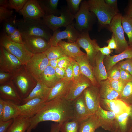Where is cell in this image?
<instances>
[{"label": "cell", "instance_id": "1", "mask_svg": "<svg viewBox=\"0 0 132 132\" xmlns=\"http://www.w3.org/2000/svg\"><path fill=\"white\" fill-rule=\"evenodd\" d=\"M73 114L72 101L65 97H59L45 102L35 115L30 118V124L28 129L31 131L40 122L50 121L59 124L72 120Z\"/></svg>", "mask_w": 132, "mask_h": 132}, {"label": "cell", "instance_id": "2", "mask_svg": "<svg viewBox=\"0 0 132 132\" xmlns=\"http://www.w3.org/2000/svg\"><path fill=\"white\" fill-rule=\"evenodd\" d=\"M90 11L96 15L99 27L109 28L113 18L119 12L107 5L104 0H87Z\"/></svg>", "mask_w": 132, "mask_h": 132}, {"label": "cell", "instance_id": "3", "mask_svg": "<svg viewBox=\"0 0 132 132\" xmlns=\"http://www.w3.org/2000/svg\"><path fill=\"white\" fill-rule=\"evenodd\" d=\"M18 29L22 35L42 37L49 42L52 35L42 19L33 20L23 18L18 20Z\"/></svg>", "mask_w": 132, "mask_h": 132}, {"label": "cell", "instance_id": "4", "mask_svg": "<svg viewBox=\"0 0 132 132\" xmlns=\"http://www.w3.org/2000/svg\"><path fill=\"white\" fill-rule=\"evenodd\" d=\"M12 80L22 99L28 96L37 83V80L30 75L24 65L12 73Z\"/></svg>", "mask_w": 132, "mask_h": 132}, {"label": "cell", "instance_id": "5", "mask_svg": "<svg viewBox=\"0 0 132 132\" xmlns=\"http://www.w3.org/2000/svg\"><path fill=\"white\" fill-rule=\"evenodd\" d=\"M74 18L75 27L80 33L91 31L97 19L95 14L90 11L86 0H83L79 10L74 15Z\"/></svg>", "mask_w": 132, "mask_h": 132}, {"label": "cell", "instance_id": "6", "mask_svg": "<svg viewBox=\"0 0 132 132\" xmlns=\"http://www.w3.org/2000/svg\"><path fill=\"white\" fill-rule=\"evenodd\" d=\"M0 45L16 57L22 65H25L34 54L26 48L23 44L12 41L4 32L0 34Z\"/></svg>", "mask_w": 132, "mask_h": 132}, {"label": "cell", "instance_id": "7", "mask_svg": "<svg viewBox=\"0 0 132 132\" xmlns=\"http://www.w3.org/2000/svg\"><path fill=\"white\" fill-rule=\"evenodd\" d=\"M60 15H45L42 20L44 24L51 30L54 31L61 27H66L73 23L74 15L67 6H64L60 9Z\"/></svg>", "mask_w": 132, "mask_h": 132}, {"label": "cell", "instance_id": "8", "mask_svg": "<svg viewBox=\"0 0 132 132\" xmlns=\"http://www.w3.org/2000/svg\"><path fill=\"white\" fill-rule=\"evenodd\" d=\"M122 16L119 12L116 15L112 20L109 28L112 32L116 41L117 47L115 53L117 54L123 52L129 46L128 42L125 37L122 25Z\"/></svg>", "mask_w": 132, "mask_h": 132}, {"label": "cell", "instance_id": "9", "mask_svg": "<svg viewBox=\"0 0 132 132\" xmlns=\"http://www.w3.org/2000/svg\"><path fill=\"white\" fill-rule=\"evenodd\" d=\"M49 60L44 53L34 54L25 66L28 72L37 80L49 65Z\"/></svg>", "mask_w": 132, "mask_h": 132}, {"label": "cell", "instance_id": "10", "mask_svg": "<svg viewBox=\"0 0 132 132\" xmlns=\"http://www.w3.org/2000/svg\"><path fill=\"white\" fill-rule=\"evenodd\" d=\"M76 42L80 47L84 49L86 52L87 58L93 67L95 65V58L99 52L98 48L99 46L95 39H92L89 32L80 33Z\"/></svg>", "mask_w": 132, "mask_h": 132}, {"label": "cell", "instance_id": "11", "mask_svg": "<svg viewBox=\"0 0 132 132\" xmlns=\"http://www.w3.org/2000/svg\"><path fill=\"white\" fill-rule=\"evenodd\" d=\"M80 33L75 28L74 24L69 25L64 30L61 31L59 29L54 31L49 43L51 46H58V43L62 39H66L67 42H76L79 37Z\"/></svg>", "mask_w": 132, "mask_h": 132}, {"label": "cell", "instance_id": "12", "mask_svg": "<svg viewBox=\"0 0 132 132\" xmlns=\"http://www.w3.org/2000/svg\"><path fill=\"white\" fill-rule=\"evenodd\" d=\"M15 56L0 46V71L13 73L22 65Z\"/></svg>", "mask_w": 132, "mask_h": 132}, {"label": "cell", "instance_id": "13", "mask_svg": "<svg viewBox=\"0 0 132 132\" xmlns=\"http://www.w3.org/2000/svg\"><path fill=\"white\" fill-rule=\"evenodd\" d=\"M22 37L25 47L33 54L44 53L51 46L48 42L41 37L22 35Z\"/></svg>", "mask_w": 132, "mask_h": 132}, {"label": "cell", "instance_id": "14", "mask_svg": "<svg viewBox=\"0 0 132 132\" xmlns=\"http://www.w3.org/2000/svg\"><path fill=\"white\" fill-rule=\"evenodd\" d=\"M82 95L88 110L93 114H95L100 105L101 98L98 87L92 85L87 87Z\"/></svg>", "mask_w": 132, "mask_h": 132}, {"label": "cell", "instance_id": "15", "mask_svg": "<svg viewBox=\"0 0 132 132\" xmlns=\"http://www.w3.org/2000/svg\"><path fill=\"white\" fill-rule=\"evenodd\" d=\"M92 85L90 80L82 74L78 79L72 81L65 98L73 101L81 96L86 88Z\"/></svg>", "mask_w": 132, "mask_h": 132}, {"label": "cell", "instance_id": "16", "mask_svg": "<svg viewBox=\"0 0 132 132\" xmlns=\"http://www.w3.org/2000/svg\"><path fill=\"white\" fill-rule=\"evenodd\" d=\"M95 114L100 127L105 130L113 132L116 128V116L113 112L105 110L99 105Z\"/></svg>", "mask_w": 132, "mask_h": 132}, {"label": "cell", "instance_id": "17", "mask_svg": "<svg viewBox=\"0 0 132 132\" xmlns=\"http://www.w3.org/2000/svg\"><path fill=\"white\" fill-rule=\"evenodd\" d=\"M45 102L44 99L37 98L31 99L24 104L17 105L19 116L32 117L41 109Z\"/></svg>", "mask_w": 132, "mask_h": 132}, {"label": "cell", "instance_id": "18", "mask_svg": "<svg viewBox=\"0 0 132 132\" xmlns=\"http://www.w3.org/2000/svg\"><path fill=\"white\" fill-rule=\"evenodd\" d=\"M0 98L18 105H21L22 101V99L12 80L0 85Z\"/></svg>", "mask_w": 132, "mask_h": 132}, {"label": "cell", "instance_id": "19", "mask_svg": "<svg viewBox=\"0 0 132 132\" xmlns=\"http://www.w3.org/2000/svg\"><path fill=\"white\" fill-rule=\"evenodd\" d=\"M19 12L23 18L33 20L41 19L45 15L37 0H28Z\"/></svg>", "mask_w": 132, "mask_h": 132}, {"label": "cell", "instance_id": "20", "mask_svg": "<svg viewBox=\"0 0 132 132\" xmlns=\"http://www.w3.org/2000/svg\"><path fill=\"white\" fill-rule=\"evenodd\" d=\"M73 114L72 120L80 124L94 114L88 110L84 101L82 95L72 101Z\"/></svg>", "mask_w": 132, "mask_h": 132}, {"label": "cell", "instance_id": "21", "mask_svg": "<svg viewBox=\"0 0 132 132\" xmlns=\"http://www.w3.org/2000/svg\"><path fill=\"white\" fill-rule=\"evenodd\" d=\"M100 105L104 109L113 112L116 116L128 111L132 108V106L119 99L109 100L101 98Z\"/></svg>", "mask_w": 132, "mask_h": 132}, {"label": "cell", "instance_id": "22", "mask_svg": "<svg viewBox=\"0 0 132 132\" xmlns=\"http://www.w3.org/2000/svg\"><path fill=\"white\" fill-rule=\"evenodd\" d=\"M72 81L66 78L61 79L53 87L46 102H48L59 97H65L67 94Z\"/></svg>", "mask_w": 132, "mask_h": 132}, {"label": "cell", "instance_id": "23", "mask_svg": "<svg viewBox=\"0 0 132 132\" xmlns=\"http://www.w3.org/2000/svg\"><path fill=\"white\" fill-rule=\"evenodd\" d=\"M74 59L79 65L82 74L90 80L93 85L98 87L99 84L95 77L93 67L88 60L86 53Z\"/></svg>", "mask_w": 132, "mask_h": 132}, {"label": "cell", "instance_id": "24", "mask_svg": "<svg viewBox=\"0 0 132 132\" xmlns=\"http://www.w3.org/2000/svg\"><path fill=\"white\" fill-rule=\"evenodd\" d=\"M37 83L36 85L28 96L25 98L22 99L21 104L25 103L31 99L37 98L43 99L46 102L49 94L51 88L46 86L40 79H37Z\"/></svg>", "mask_w": 132, "mask_h": 132}, {"label": "cell", "instance_id": "25", "mask_svg": "<svg viewBox=\"0 0 132 132\" xmlns=\"http://www.w3.org/2000/svg\"><path fill=\"white\" fill-rule=\"evenodd\" d=\"M132 58V46L128 47L122 52L112 56H105L103 63L107 72L118 62L125 59Z\"/></svg>", "mask_w": 132, "mask_h": 132}, {"label": "cell", "instance_id": "26", "mask_svg": "<svg viewBox=\"0 0 132 132\" xmlns=\"http://www.w3.org/2000/svg\"><path fill=\"white\" fill-rule=\"evenodd\" d=\"M105 56L99 51L95 58L93 71L95 78L98 83L108 79L107 71L103 63Z\"/></svg>", "mask_w": 132, "mask_h": 132}, {"label": "cell", "instance_id": "27", "mask_svg": "<svg viewBox=\"0 0 132 132\" xmlns=\"http://www.w3.org/2000/svg\"><path fill=\"white\" fill-rule=\"evenodd\" d=\"M67 56L75 59L86 53L80 49V47L76 42H69L61 40L58 43Z\"/></svg>", "mask_w": 132, "mask_h": 132}, {"label": "cell", "instance_id": "28", "mask_svg": "<svg viewBox=\"0 0 132 132\" xmlns=\"http://www.w3.org/2000/svg\"><path fill=\"white\" fill-rule=\"evenodd\" d=\"M98 84V87L101 98L109 100L118 99L119 94L110 87L108 79Z\"/></svg>", "mask_w": 132, "mask_h": 132}, {"label": "cell", "instance_id": "29", "mask_svg": "<svg viewBox=\"0 0 132 132\" xmlns=\"http://www.w3.org/2000/svg\"><path fill=\"white\" fill-rule=\"evenodd\" d=\"M30 118L19 116L14 119L7 132H26L30 125Z\"/></svg>", "mask_w": 132, "mask_h": 132}, {"label": "cell", "instance_id": "30", "mask_svg": "<svg viewBox=\"0 0 132 132\" xmlns=\"http://www.w3.org/2000/svg\"><path fill=\"white\" fill-rule=\"evenodd\" d=\"M40 79L50 88L53 87L60 80L57 76L55 69L49 65L41 74Z\"/></svg>", "mask_w": 132, "mask_h": 132}, {"label": "cell", "instance_id": "31", "mask_svg": "<svg viewBox=\"0 0 132 132\" xmlns=\"http://www.w3.org/2000/svg\"><path fill=\"white\" fill-rule=\"evenodd\" d=\"M132 119V108L129 110L116 116L117 132H128L129 121Z\"/></svg>", "mask_w": 132, "mask_h": 132}, {"label": "cell", "instance_id": "32", "mask_svg": "<svg viewBox=\"0 0 132 132\" xmlns=\"http://www.w3.org/2000/svg\"><path fill=\"white\" fill-rule=\"evenodd\" d=\"M45 15H58L60 14L58 8L59 0H38Z\"/></svg>", "mask_w": 132, "mask_h": 132}, {"label": "cell", "instance_id": "33", "mask_svg": "<svg viewBox=\"0 0 132 132\" xmlns=\"http://www.w3.org/2000/svg\"><path fill=\"white\" fill-rule=\"evenodd\" d=\"M4 109L2 121H7L18 116L19 112L17 105L10 100H4Z\"/></svg>", "mask_w": 132, "mask_h": 132}, {"label": "cell", "instance_id": "34", "mask_svg": "<svg viewBox=\"0 0 132 132\" xmlns=\"http://www.w3.org/2000/svg\"><path fill=\"white\" fill-rule=\"evenodd\" d=\"M100 127V123L94 114L80 124L78 132H95Z\"/></svg>", "mask_w": 132, "mask_h": 132}, {"label": "cell", "instance_id": "35", "mask_svg": "<svg viewBox=\"0 0 132 132\" xmlns=\"http://www.w3.org/2000/svg\"><path fill=\"white\" fill-rule=\"evenodd\" d=\"M2 23L3 32L7 35L13 33L18 29V20L15 15L5 20Z\"/></svg>", "mask_w": 132, "mask_h": 132}, {"label": "cell", "instance_id": "36", "mask_svg": "<svg viewBox=\"0 0 132 132\" xmlns=\"http://www.w3.org/2000/svg\"><path fill=\"white\" fill-rule=\"evenodd\" d=\"M118 99L132 106V80L127 83Z\"/></svg>", "mask_w": 132, "mask_h": 132}, {"label": "cell", "instance_id": "37", "mask_svg": "<svg viewBox=\"0 0 132 132\" xmlns=\"http://www.w3.org/2000/svg\"><path fill=\"white\" fill-rule=\"evenodd\" d=\"M44 53L49 60L58 59L67 56L62 48L59 46H51Z\"/></svg>", "mask_w": 132, "mask_h": 132}, {"label": "cell", "instance_id": "38", "mask_svg": "<svg viewBox=\"0 0 132 132\" xmlns=\"http://www.w3.org/2000/svg\"><path fill=\"white\" fill-rule=\"evenodd\" d=\"M122 24L124 32L128 38L129 45L132 46V18L124 15L122 17Z\"/></svg>", "mask_w": 132, "mask_h": 132}, {"label": "cell", "instance_id": "39", "mask_svg": "<svg viewBox=\"0 0 132 132\" xmlns=\"http://www.w3.org/2000/svg\"><path fill=\"white\" fill-rule=\"evenodd\" d=\"M80 124L74 121H70L62 123L61 126V132H78Z\"/></svg>", "mask_w": 132, "mask_h": 132}, {"label": "cell", "instance_id": "40", "mask_svg": "<svg viewBox=\"0 0 132 132\" xmlns=\"http://www.w3.org/2000/svg\"><path fill=\"white\" fill-rule=\"evenodd\" d=\"M107 72L108 79L109 80H117L119 79L120 76V67L117 63L114 65Z\"/></svg>", "mask_w": 132, "mask_h": 132}, {"label": "cell", "instance_id": "41", "mask_svg": "<svg viewBox=\"0 0 132 132\" xmlns=\"http://www.w3.org/2000/svg\"><path fill=\"white\" fill-rule=\"evenodd\" d=\"M28 0H9L8 9H14L17 12L21 10Z\"/></svg>", "mask_w": 132, "mask_h": 132}, {"label": "cell", "instance_id": "42", "mask_svg": "<svg viewBox=\"0 0 132 132\" xmlns=\"http://www.w3.org/2000/svg\"><path fill=\"white\" fill-rule=\"evenodd\" d=\"M109 84L110 87L119 95L122 91L127 82L119 79L117 80H109Z\"/></svg>", "mask_w": 132, "mask_h": 132}, {"label": "cell", "instance_id": "43", "mask_svg": "<svg viewBox=\"0 0 132 132\" xmlns=\"http://www.w3.org/2000/svg\"><path fill=\"white\" fill-rule=\"evenodd\" d=\"M82 0H66L67 6L73 15L76 14L79 10Z\"/></svg>", "mask_w": 132, "mask_h": 132}, {"label": "cell", "instance_id": "44", "mask_svg": "<svg viewBox=\"0 0 132 132\" xmlns=\"http://www.w3.org/2000/svg\"><path fill=\"white\" fill-rule=\"evenodd\" d=\"M13 11L12 10L4 7L0 6V22H2L5 20L12 16Z\"/></svg>", "mask_w": 132, "mask_h": 132}, {"label": "cell", "instance_id": "45", "mask_svg": "<svg viewBox=\"0 0 132 132\" xmlns=\"http://www.w3.org/2000/svg\"><path fill=\"white\" fill-rule=\"evenodd\" d=\"M117 63L121 68L127 71L132 76V58L126 59Z\"/></svg>", "mask_w": 132, "mask_h": 132}, {"label": "cell", "instance_id": "46", "mask_svg": "<svg viewBox=\"0 0 132 132\" xmlns=\"http://www.w3.org/2000/svg\"><path fill=\"white\" fill-rule=\"evenodd\" d=\"M71 63L73 74V81H74L78 79L82 74L79 65L74 58L73 59Z\"/></svg>", "mask_w": 132, "mask_h": 132}, {"label": "cell", "instance_id": "47", "mask_svg": "<svg viewBox=\"0 0 132 132\" xmlns=\"http://www.w3.org/2000/svg\"><path fill=\"white\" fill-rule=\"evenodd\" d=\"M7 35L10 39L12 41L16 43L24 44L22 34L18 29L13 33Z\"/></svg>", "mask_w": 132, "mask_h": 132}, {"label": "cell", "instance_id": "48", "mask_svg": "<svg viewBox=\"0 0 132 132\" xmlns=\"http://www.w3.org/2000/svg\"><path fill=\"white\" fill-rule=\"evenodd\" d=\"M73 58L67 56L62 57L58 62L57 66L65 69L71 63Z\"/></svg>", "mask_w": 132, "mask_h": 132}, {"label": "cell", "instance_id": "49", "mask_svg": "<svg viewBox=\"0 0 132 132\" xmlns=\"http://www.w3.org/2000/svg\"><path fill=\"white\" fill-rule=\"evenodd\" d=\"M120 76L119 79L127 83L132 80V76L128 72L121 69L120 67Z\"/></svg>", "mask_w": 132, "mask_h": 132}, {"label": "cell", "instance_id": "50", "mask_svg": "<svg viewBox=\"0 0 132 132\" xmlns=\"http://www.w3.org/2000/svg\"><path fill=\"white\" fill-rule=\"evenodd\" d=\"M12 73L0 71V85L12 80Z\"/></svg>", "mask_w": 132, "mask_h": 132}, {"label": "cell", "instance_id": "51", "mask_svg": "<svg viewBox=\"0 0 132 132\" xmlns=\"http://www.w3.org/2000/svg\"><path fill=\"white\" fill-rule=\"evenodd\" d=\"M13 119L7 121H0V132H7L13 122Z\"/></svg>", "mask_w": 132, "mask_h": 132}, {"label": "cell", "instance_id": "52", "mask_svg": "<svg viewBox=\"0 0 132 132\" xmlns=\"http://www.w3.org/2000/svg\"><path fill=\"white\" fill-rule=\"evenodd\" d=\"M66 78L68 80L73 81L74 76L72 67L71 63L65 69Z\"/></svg>", "mask_w": 132, "mask_h": 132}, {"label": "cell", "instance_id": "53", "mask_svg": "<svg viewBox=\"0 0 132 132\" xmlns=\"http://www.w3.org/2000/svg\"><path fill=\"white\" fill-rule=\"evenodd\" d=\"M108 44L107 46L108 48L110 49L116 50L117 48V44L115 39L114 36L112 34L111 38L108 40L106 41Z\"/></svg>", "mask_w": 132, "mask_h": 132}, {"label": "cell", "instance_id": "54", "mask_svg": "<svg viewBox=\"0 0 132 132\" xmlns=\"http://www.w3.org/2000/svg\"><path fill=\"white\" fill-rule=\"evenodd\" d=\"M55 73L58 77L61 79L66 78L65 69L57 67L55 69Z\"/></svg>", "mask_w": 132, "mask_h": 132}, {"label": "cell", "instance_id": "55", "mask_svg": "<svg viewBox=\"0 0 132 132\" xmlns=\"http://www.w3.org/2000/svg\"><path fill=\"white\" fill-rule=\"evenodd\" d=\"M125 15L132 18V0L128 1V5L125 9Z\"/></svg>", "mask_w": 132, "mask_h": 132}, {"label": "cell", "instance_id": "56", "mask_svg": "<svg viewBox=\"0 0 132 132\" xmlns=\"http://www.w3.org/2000/svg\"><path fill=\"white\" fill-rule=\"evenodd\" d=\"M98 50L102 54L105 56L110 55V54L113 52L112 50L109 48L107 46L100 47H99Z\"/></svg>", "mask_w": 132, "mask_h": 132}, {"label": "cell", "instance_id": "57", "mask_svg": "<svg viewBox=\"0 0 132 132\" xmlns=\"http://www.w3.org/2000/svg\"><path fill=\"white\" fill-rule=\"evenodd\" d=\"M105 3L109 6L119 10L117 0H104Z\"/></svg>", "mask_w": 132, "mask_h": 132}, {"label": "cell", "instance_id": "58", "mask_svg": "<svg viewBox=\"0 0 132 132\" xmlns=\"http://www.w3.org/2000/svg\"><path fill=\"white\" fill-rule=\"evenodd\" d=\"M62 124L56 123L52 124L51 125L50 132H60Z\"/></svg>", "mask_w": 132, "mask_h": 132}, {"label": "cell", "instance_id": "59", "mask_svg": "<svg viewBox=\"0 0 132 132\" xmlns=\"http://www.w3.org/2000/svg\"><path fill=\"white\" fill-rule=\"evenodd\" d=\"M4 107V100L0 98V121L2 120Z\"/></svg>", "mask_w": 132, "mask_h": 132}, {"label": "cell", "instance_id": "60", "mask_svg": "<svg viewBox=\"0 0 132 132\" xmlns=\"http://www.w3.org/2000/svg\"><path fill=\"white\" fill-rule=\"evenodd\" d=\"M61 58L56 59L49 60V65L55 69L57 67L58 62L61 59Z\"/></svg>", "mask_w": 132, "mask_h": 132}, {"label": "cell", "instance_id": "61", "mask_svg": "<svg viewBox=\"0 0 132 132\" xmlns=\"http://www.w3.org/2000/svg\"><path fill=\"white\" fill-rule=\"evenodd\" d=\"M8 0H0V6L8 8Z\"/></svg>", "mask_w": 132, "mask_h": 132}, {"label": "cell", "instance_id": "62", "mask_svg": "<svg viewBox=\"0 0 132 132\" xmlns=\"http://www.w3.org/2000/svg\"><path fill=\"white\" fill-rule=\"evenodd\" d=\"M113 132H117L116 131H114Z\"/></svg>", "mask_w": 132, "mask_h": 132}]
</instances>
